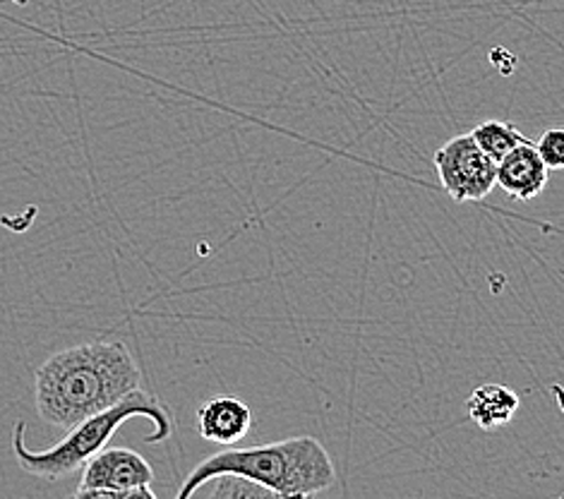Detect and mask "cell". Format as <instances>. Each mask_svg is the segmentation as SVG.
I'll return each mask as SVG.
<instances>
[{"instance_id": "2", "label": "cell", "mask_w": 564, "mask_h": 499, "mask_svg": "<svg viewBox=\"0 0 564 499\" xmlns=\"http://www.w3.org/2000/svg\"><path fill=\"white\" fill-rule=\"evenodd\" d=\"M221 474L243 476L284 495L315 497L332 488L337 466L325 444L307 435L246 449H224L207 456L187 474L176 499H193L199 485Z\"/></svg>"}, {"instance_id": "10", "label": "cell", "mask_w": 564, "mask_h": 499, "mask_svg": "<svg viewBox=\"0 0 564 499\" xmlns=\"http://www.w3.org/2000/svg\"><path fill=\"white\" fill-rule=\"evenodd\" d=\"M468 134H471V140L480 147V152L488 154V159H492L495 164L505 154L512 152L514 147L527 142V134H523L514 123H505V120H486V123L476 126Z\"/></svg>"}, {"instance_id": "1", "label": "cell", "mask_w": 564, "mask_h": 499, "mask_svg": "<svg viewBox=\"0 0 564 499\" xmlns=\"http://www.w3.org/2000/svg\"><path fill=\"white\" fill-rule=\"evenodd\" d=\"M142 389V370L123 341H94L58 350L34 377L42 421L70 430Z\"/></svg>"}, {"instance_id": "7", "label": "cell", "mask_w": 564, "mask_h": 499, "mask_svg": "<svg viewBox=\"0 0 564 499\" xmlns=\"http://www.w3.org/2000/svg\"><path fill=\"white\" fill-rule=\"evenodd\" d=\"M547 175L550 171L535 152L533 142L527 140L497 161L495 185H500L514 199H533L545 191Z\"/></svg>"}, {"instance_id": "9", "label": "cell", "mask_w": 564, "mask_h": 499, "mask_svg": "<svg viewBox=\"0 0 564 499\" xmlns=\"http://www.w3.org/2000/svg\"><path fill=\"white\" fill-rule=\"evenodd\" d=\"M195 492H203V499H315V497H303V495L276 492L272 488H267V485H260L250 478L234 476V474L214 476L207 482L199 485Z\"/></svg>"}, {"instance_id": "13", "label": "cell", "mask_w": 564, "mask_h": 499, "mask_svg": "<svg viewBox=\"0 0 564 499\" xmlns=\"http://www.w3.org/2000/svg\"><path fill=\"white\" fill-rule=\"evenodd\" d=\"M73 499H116V492L94 490V488H77Z\"/></svg>"}, {"instance_id": "12", "label": "cell", "mask_w": 564, "mask_h": 499, "mask_svg": "<svg viewBox=\"0 0 564 499\" xmlns=\"http://www.w3.org/2000/svg\"><path fill=\"white\" fill-rule=\"evenodd\" d=\"M116 499H159L152 490V485H142V488H132L126 492H116Z\"/></svg>"}, {"instance_id": "3", "label": "cell", "mask_w": 564, "mask_h": 499, "mask_svg": "<svg viewBox=\"0 0 564 499\" xmlns=\"http://www.w3.org/2000/svg\"><path fill=\"white\" fill-rule=\"evenodd\" d=\"M130 417H147V421L154 425V433L147 435L144 442L159 444L173 435V417L166 409V403L138 389L120 399L116 406L70 427L68 435H65L56 447H51L46 452H32L26 447L24 423H18L15 430H12V454H15L20 468L26 470L30 476L58 480L75 474V470L83 468L94 454L109 447L116 430L120 425H126Z\"/></svg>"}, {"instance_id": "8", "label": "cell", "mask_w": 564, "mask_h": 499, "mask_svg": "<svg viewBox=\"0 0 564 499\" xmlns=\"http://www.w3.org/2000/svg\"><path fill=\"white\" fill-rule=\"evenodd\" d=\"M519 397L505 384H480L466 399V411L480 430H497L512 423L519 411Z\"/></svg>"}, {"instance_id": "6", "label": "cell", "mask_w": 564, "mask_h": 499, "mask_svg": "<svg viewBox=\"0 0 564 499\" xmlns=\"http://www.w3.org/2000/svg\"><path fill=\"white\" fill-rule=\"evenodd\" d=\"M252 427V411L238 397H214L195 413V430L205 442L234 447Z\"/></svg>"}, {"instance_id": "11", "label": "cell", "mask_w": 564, "mask_h": 499, "mask_svg": "<svg viewBox=\"0 0 564 499\" xmlns=\"http://www.w3.org/2000/svg\"><path fill=\"white\" fill-rule=\"evenodd\" d=\"M533 147L547 171H557L564 166V130L560 128L545 130Z\"/></svg>"}, {"instance_id": "4", "label": "cell", "mask_w": 564, "mask_h": 499, "mask_svg": "<svg viewBox=\"0 0 564 499\" xmlns=\"http://www.w3.org/2000/svg\"><path fill=\"white\" fill-rule=\"evenodd\" d=\"M440 185L456 202H480L495 191L497 164L471 140V134H456L433 156Z\"/></svg>"}, {"instance_id": "5", "label": "cell", "mask_w": 564, "mask_h": 499, "mask_svg": "<svg viewBox=\"0 0 564 499\" xmlns=\"http://www.w3.org/2000/svg\"><path fill=\"white\" fill-rule=\"evenodd\" d=\"M154 482V468L138 452L126 447H104L83 466L79 488L126 492Z\"/></svg>"}]
</instances>
